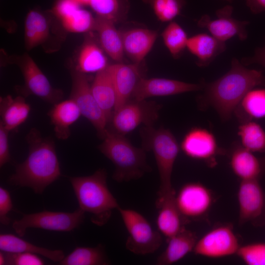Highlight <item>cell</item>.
Returning a JSON list of instances; mask_svg holds the SVG:
<instances>
[{
    "label": "cell",
    "instance_id": "obj_1",
    "mask_svg": "<svg viewBox=\"0 0 265 265\" xmlns=\"http://www.w3.org/2000/svg\"><path fill=\"white\" fill-rule=\"evenodd\" d=\"M203 83V94L199 97L201 106H211L223 121L228 120L241 100L250 90L265 86L263 71L249 69L235 57L230 69L216 80Z\"/></svg>",
    "mask_w": 265,
    "mask_h": 265
},
{
    "label": "cell",
    "instance_id": "obj_2",
    "mask_svg": "<svg viewBox=\"0 0 265 265\" xmlns=\"http://www.w3.org/2000/svg\"><path fill=\"white\" fill-rule=\"evenodd\" d=\"M26 140L28 146L27 157L17 164L8 181L14 186L29 187L41 194L61 175L55 143L52 139L43 137L35 128L29 130Z\"/></svg>",
    "mask_w": 265,
    "mask_h": 265
},
{
    "label": "cell",
    "instance_id": "obj_3",
    "mask_svg": "<svg viewBox=\"0 0 265 265\" xmlns=\"http://www.w3.org/2000/svg\"><path fill=\"white\" fill-rule=\"evenodd\" d=\"M79 208L90 213L91 221L99 226L105 224L113 210L120 207L107 185V173L99 169L86 176L69 178Z\"/></svg>",
    "mask_w": 265,
    "mask_h": 265
},
{
    "label": "cell",
    "instance_id": "obj_4",
    "mask_svg": "<svg viewBox=\"0 0 265 265\" xmlns=\"http://www.w3.org/2000/svg\"><path fill=\"white\" fill-rule=\"evenodd\" d=\"M102 139L98 149L113 163L112 178L115 181L137 180L152 171L147 162L146 151L132 145L125 135L107 129Z\"/></svg>",
    "mask_w": 265,
    "mask_h": 265
},
{
    "label": "cell",
    "instance_id": "obj_5",
    "mask_svg": "<svg viewBox=\"0 0 265 265\" xmlns=\"http://www.w3.org/2000/svg\"><path fill=\"white\" fill-rule=\"evenodd\" d=\"M142 148L154 154L159 177L158 192L160 200L174 191L171 183L173 166L179 152L178 142L171 131L163 128L144 126L139 130Z\"/></svg>",
    "mask_w": 265,
    "mask_h": 265
},
{
    "label": "cell",
    "instance_id": "obj_6",
    "mask_svg": "<svg viewBox=\"0 0 265 265\" xmlns=\"http://www.w3.org/2000/svg\"><path fill=\"white\" fill-rule=\"evenodd\" d=\"M129 233L126 248L137 255H146L156 251L162 238L159 231L153 229L148 221L137 211L121 207L118 210Z\"/></svg>",
    "mask_w": 265,
    "mask_h": 265
},
{
    "label": "cell",
    "instance_id": "obj_7",
    "mask_svg": "<svg viewBox=\"0 0 265 265\" xmlns=\"http://www.w3.org/2000/svg\"><path fill=\"white\" fill-rule=\"evenodd\" d=\"M161 106L155 101L130 99L113 112L109 122L111 131L125 135L141 125L153 126Z\"/></svg>",
    "mask_w": 265,
    "mask_h": 265
},
{
    "label": "cell",
    "instance_id": "obj_8",
    "mask_svg": "<svg viewBox=\"0 0 265 265\" xmlns=\"http://www.w3.org/2000/svg\"><path fill=\"white\" fill-rule=\"evenodd\" d=\"M84 213L79 208L73 212L44 210L36 213L23 214L21 219L13 222L12 227L20 237H23L29 228L69 232L79 227L82 223Z\"/></svg>",
    "mask_w": 265,
    "mask_h": 265
},
{
    "label": "cell",
    "instance_id": "obj_9",
    "mask_svg": "<svg viewBox=\"0 0 265 265\" xmlns=\"http://www.w3.org/2000/svg\"><path fill=\"white\" fill-rule=\"evenodd\" d=\"M72 75V90L70 99L78 106L81 114L96 129L97 134L103 139L107 131L108 121L92 93L91 85L85 74L77 70Z\"/></svg>",
    "mask_w": 265,
    "mask_h": 265
},
{
    "label": "cell",
    "instance_id": "obj_10",
    "mask_svg": "<svg viewBox=\"0 0 265 265\" xmlns=\"http://www.w3.org/2000/svg\"><path fill=\"white\" fill-rule=\"evenodd\" d=\"M233 12L231 5H226L215 11V19L204 14L197 21V25L199 27L207 29L212 36L221 41L226 42L234 36L244 41L248 37L246 26L249 21L234 18Z\"/></svg>",
    "mask_w": 265,
    "mask_h": 265
},
{
    "label": "cell",
    "instance_id": "obj_11",
    "mask_svg": "<svg viewBox=\"0 0 265 265\" xmlns=\"http://www.w3.org/2000/svg\"><path fill=\"white\" fill-rule=\"evenodd\" d=\"M239 247L233 228L222 225L213 228L197 240L193 251L197 255L219 258L237 254Z\"/></svg>",
    "mask_w": 265,
    "mask_h": 265
},
{
    "label": "cell",
    "instance_id": "obj_12",
    "mask_svg": "<svg viewBox=\"0 0 265 265\" xmlns=\"http://www.w3.org/2000/svg\"><path fill=\"white\" fill-rule=\"evenodd\" d=\"M240 224L265 222V192L258 180H241L238 192Z\"/></svg>",
    "mask_w": 265,
    "mask_h": 265
},
{
    "label": "cell",
    "instance_id": "obj_13",
    "mask_svg": "<svg viewBox=\"0 0 265 265\" xmlns=\"http://www.w3.org/2000/svg\"><path fill=\"white\" fill-rule=\"evenodd\" d=\"M213 200L211 191L198 182L184 185L175 194L176 205L185 219H194L205 215L211 209Z\"/></svg>",
    "mask_w": 265,
    "mask_h": 265
},
{
    "label": "cell",
    "instance_id": "obj_14",
    "mask_svg": "<svg viewBox=\"0 0 265 265\" xmlns=\"http://www.w3.org/2000/svg\"><path fill=\"white\" fill-rule=\"evenodd\" d=\"M19 65L25 80L23 93L25 96L34 95L53 105L62 100L63 97L62 90L52 87L47 78L30 56L27 54L23 56Z\"/></svg>",
    "mask_w": 265,
    "mask_h": 265
},
{
    "label": "cell",
    "instance_id": "obj_15",
    "mask_svg": "<svg viewBox=\"0 0 265 265\" xmlns=\"http://www.w3.org/2000/svg\"><path fill=\"white\" fill-rule=\"evenodd\" d=\"M181 148L183 152L192 159L215 164V157L225 152L220 148L212 132L202 128L190 130L184 136Z\"/></svg>",
    "mask_w": 265,
    "mask_h": 265
},
{
    "label": "cell",
    "instance_id": "obj_16",
    "mask_svg": "<svg viewBox=\"0 0 265 265\" xmlns=\"http://www.w3.org/2000/svg\"><path fill=\"white\" fill-rule=\"evenodd\" d=\"M203 83H191L164 78L146 79L139 80L131 99L142 100L157 96L176 95L201 90Z\"/></svg>",
    "mask_w": 265,
    "mask_h": 265
},
{
    "label": "cell",
    "instance_id": "obj_17",
    "mask_svg": "<svg viewBox=\"0 0 265 265\" xmlns=\"http://www.w3.org/2000/svg\"><path fill=\"white\" fill-rule=\"evenodd\" d=\"M53 11L68 31L80 33L94 29L95 18L75 0H58Z\"/></svg>",
    "mask_w": 265,
    "mask_h": 265
},
{
    "label": "cell",
    "instance_id": "obj_18",
    "mask_svg": "<svg viewBox=\"0 0 265 265\" xmlns=\"http://www.w3.org/2000/svg\"><path fill=\"white\" fill-rule=\"evenodd\" d=\"M139 65L122 62L109 65L117 94L114 112L131 99L139 80L142 78Z\"/></svg>",
    "mask_w": 265,
    "mask_h": 265
},
{
    "label": "cell",
    "instance_id": "obj_19",
    "mask_svg": "<svg viewBox=\"0 0 265 265\" xmlns=\"http://www.w3.org/2000/svg\"><path fill=\"white\" fill-rule=\"evenodd\" d=\"M233 145L230 157L233 172L241 180H258L265 171V159H259L241 145Z\"/></svg>",
    "mask_w": 265,
    "mask_h": 265
},
{
    "label": "cell",
    "instance_id": "obj_20",
    "mask_svg": "<svg viewBox=\"0 0 265 265\" xmlns=\"http://www.w3.org/2000/svg\"><path fill=\"white\" fill-rule=\"evenodd\" d=\"M124 53L134 63L140 64L152 49L157 32L146 28H133L122 33Z\"/></svg>",
    "mask_w": 265,
    "mask_h": 265
},
{
    "label": "cell",
    "instance_id": "obj_21",
    "mask_svg": "<svg viewBox=\"0 0 265 265\" xmlns=\"http://www.w3.org/2000/svg\"><path fill=\"white\" fill-rule=\"evenodd\" d=\"M156 207L159 209L157 225L161 234L169 239L184 228V219L176 205L175 191L157 200Z\"/></svg>",
    "mask_w": 265,
    "mask_h": 265
},
{
    "label": "cell",
    "instance_id": "obj_22",
    "mask_svg": "<svg viewBox=\"0 0 265 265\" xmlns=\"http://www.w3.org/2000/svg\"><path fill=\"white\" fill-rule=\"evenodd\" d=\"M91 89L94 98L109 123L117 102L116 91L109 65L96 73Z\"/></svg>",
    "mask_w": 265,
    "mask_h": 265
},
{
    "label": "cell",
    "instance_id": "obj_23",
    "mask_svg": "<svg viewBox=\"0 0 265 265\" xmlns=\"http://www.w3.org/2000/svg\"><path fill=\"white\" fill-rule=\"evenodd\" d=\"M226 48L225 42L206 33L189 37L186 45L188 51L197 57L196 64L203 67L209 66Z\"/></svg>",
    "mask_w": 265,
    "mask_h": 265
},
{
    "label": "cell",
    "instance_id": "obj_24",
    "mask_svg": "<svg viewBox=\"0 0 265 265\" xmlns=\"http://www.w3.org/2000/svg\"><path fill=\"white\" fill-rule=\"evenodd\" d=\"M48 114L55 136L63 140L70 137V127L81 115L77 105L70 98L54 104Z\"/></svg>",
    "mask_w": 265,
    "mask_h": 265
},
{
    "label": "cell",
    "instance_id": "obj_25",
    "mask_svg": "<svg viewBox=\"0 0 265 265\" xmlns=\"http://www.w3.org/2000/svg\"><path fill=\"white\" fill-rule=\"evenodd\" d=\"M113 21L98 16L95 18L94 30L98 35L104 51L113 60L122 62L124 54L122 34Z\"/></svg>",
    "mask_w": 265,
    "mask_h": 265
},
{
    "label": "cell",
    "instance_id": "obj_26",
    "mask_svg": "<svg viewBox=\"0 0 265 265\" xmlns=\"http://www.w3.org/2000/svg\"><path fill=\"white\" fill-rule=\"evenodd\" d=\"M168 239L166 249L157 259V265H169L178 262L193 251L197 241L195 234L185 228Z\"/></svg>",
    "mask_w": 265,
    "mask_h": 265
},
{
    "label": "cell",
    "instance_id": "obj_27",
    "mask_svg": "<svg viewBox=\"0 0 265 265\" xmlns=\"http://www.w3.org/2000/svg\"><path fill=\"white\" fill-rule=\"evenodd\" d=\"M31 107L24 97L8 95L0 98L1 123L9 132L24 123L28 117Z\"/></svg>",
    "mask_w": 265,
    "mask_h": 265
},
{
    "label": "cell",
    "instance_id": "obj_28",
    "mask_svg": "<svg viewBox=\"0 0 265 265\" xmlns=\"http://www.w3.org/2000/svg\"><path fill=\"white\" fill-rule=\"evenodd\" d=\"M0 250L6 252H27L40 255L54 262L59 263L65 257L61 250H51L36 246L11 234L0 235Z\"/></svg>",
    "mask_w": 265,
    "mask_h": 265
},
{
    "label": "cell",
    "instance_id": "obj_29",
    "mask_svg": "<svg viewBox=\"0 0 265 265\" xmlns=\"http://www.w3.org/2000/svg\"><path fill=\"white\" fill-rule=\"evenodd\" d=\"M234 113L241 123L265 118V88L255 87L248 91Z\"/></svg>",
    "mask_w": 265,
    "mask_h": 265
},
{
    "label": "cell",
    "instance_id": "obj_30",
    "mask_svg": "<svg viewBox=\"0 0 265 265\" xmlns=\"http://www.w3.org/2000/svg\"><path fill=\"white\" fill-rule=\"evenodd\" d=\"M49 34V26L45 17L32 10L27 14L25 25V45L30 50L42 43Z\"/></svg>",
    "mask_w": 265,
    "mask_h": 265
},
{
    "label": "cell",
    "instance_id": "obj_31",
    "mask_svg": "<svg viewBox=\"0 0 265 265\" xmlns=\"http://www.w3.org/2000/svg\"><path fill=\"white\" fill-rule=\"evenodd\" d=\"M61 265H106L110 263L101 244L96 247H77L59 263Z\"/></svg>",
    "mask_w": 265,
    "mask_h": 265
},
{
    "label": "cell",
    "instance_id": "obj_32",
    "mask_svg": "<svg viewBox=\"0 0 265 265\" xmlns=\"http://www.w3.org/2000/svg\"><path fill=\"white\" fill-rule=\"evenodd\" d=\"M106 58L102 50L94 43H86L79 56L77 71L81 73H98L106 68Z\"/></svg>",
    "mask_w": 265,
    "mask_h": 265
},
{
    "label": "cell",
    "instance_id": "obj_33",
    "mask_svg": "<svg viewBox=\"0 0 265 265\" xmlns=\"http://www.w3.org/2000/svg\"><path fill=\"white\" fill-rule=\"evenodd\" d=\"M238 135L241 145L252 152H265V131L258 123L251 120L241 123Z\"/></svg>",
    "mask_w": 265,
    "mask_h": 265
},
{
    "label": "cell",
    "instance_id": "obj_34",
    "mask_svg": "<svg viewBox=\"0 0 265 265\" xmlns=\"http://www.w3.org/2000/svg\"><path fill=\"white\" fill-rule=\"evenodd\" d=\"M164 44L172 56L177 58L186 48L188 37L184 29L174 21L169 22L161 33Z\"/></svg>",
    "mask_w": 265,
    "mask_h": 265
},
{
    "label": "cell",
    "instance_id": "obj_35",
    "mask_svg": "<svg viewBox=\"0 0 265 265\" xmlns=\"http://www.w3.org/2000/svg\"><path fill=\"white\" fill-rule=\"evenodd\" d=\"M89 5L97 16L113 22L125 16L129 6L128 0H90Z\"/></svg>",
    "mask_w": 265,
    "mask_h": 265
},
{
    "label": "cell",
    "instance_id": "obj_36",
    "mask_svg": "<svg viewBox=\"0 0 265 265\" xmlns=\"http://www.w3.org/2000/svg\"><path fill=\"white\" fill-rule=\"evenodd\" d=\"M153 10L158 20L162 22L172 21L181 13L186 0H142Z\"/></svg>",
    "mask_w": 265,
    "mask_h": 265
},
{
    "label": "cell",
    "instance_id": "obj_37",
    "mask_svg": "<svg viewBox=\"0 0 265 265\" xmlns=\"http://www.w3.org/2000/svg\"><path fill=\"white\" fill-rule=\"evenodd\" d=\"M248 265H265V243H254L240 246L237 252Z\"/></svg>",
    "mask_w": 265,
    "mask_h": 265
},
{
    "label": "cell",
    "instance_id": "obj_38",
    "mask_svg": "<svg viewBox=\"0 0 265 265\" xmlns=\"http://www.w3.org/2000/svg\"><path fill=\"white\" fill-rule=\"evenodd\" d=\"M2 252L5 258V265H42L44 264V261L35 254L27 252Z\"/></svg>",
    "mask_w": 265,
    "mask_h": 265
},
{
    "label": "cell",
    "instance_id": "obj_39",
    "mask_svg": "<svg viewBox=\"0 0 265 265\" xmlns=\"http://www.w3.org/2000/svg\"><path fill=\"white\" fill-rule=\"evenodd\" d=\"M13 209V204L9 192L3 187H0V222L3 225H8L11 221L7 216Z\"/></svg>",
    "mask_w": 265,
    "mask_h": 265
},
{
    "label": "cell",
    "instance_id": "obj_40",
    "mask_svg": "<svg viewBox=\"0 0 265 265\" xmlns=\"http://www.w3.org/2000/svg\"><path fill=\"white\" fill-rule=\"evenodd\" d=\"M7 130L0 123V167L11 160L8 143V133Z\"/></svg>",
    "mask_w": 265,
    "mask_h": 265
},
{
    "label": "cell",
    "instance_id": "obj_41",
    "mask_svg": "<svg viewBox=\"0 0 265 265\" xmlns=\"http://www.w3.org/2000/svg\"><path fill=\"white\" fill-rule=\"evenodd\" d=\"M240 62L244 66L258 64L265 67V45L256 49L252 56L242 58Z\"/></svg>",
    "mask_w": 265,
    "mask_h": 265
},
{
    "label": "cell",
    "instance_id": "obj_42",
    "mask_svg": "<svg viewBox=\"0 0 265 265\" xmlns=\"http://www.w3.org/2000/svg\"><path fill=\"white\" fill-rule=\"evenodd\" d=\"M247 6L253 14L265 11V0H245Z\"/></svg>",
    "mask_w": 265,
    "mask_h": 265
},
{
    "label": "cell",
    "instance_id": "obj_43",
    "mask_svg": "<svg viewBox=\"0 0 265 265\" xmlns=\"http://www.w3.org/2000/svg\"><path fill=\"white\" fill-rule=\"evenodd\" d=\"M0 265H5V258L2 251L0 252Z\"/></svg>",
    "mask_w": 265,
    "mask_h": 265
},
{
    "label": "cell",
    "instance_id": "obj_44",
    "mask_svg": "<svg viewBox=\"0 0 265 265\" xmlns=\"http://www.w3.org/2000/svg\"><path fill=\"white\" fill-rule=\"evenodd\" d=\"M80 5H89L90 0H75Z\"/></svg>",
    "mask_w": 265,
    "mask_h": 265
},
{
    "label": "cell",
    "instance_id": "obj_45",
    "mask_svg": "<svg viewBox=\"0 0 265 265\" xmlns=\"http://www.w3.org/2000/svg\"><path fill=\"white\" fill-rule=\"evenodd\" d=\"M226 0V1H228V2H230V3H231V2H232L233 0Z\"/></svg>",
    "mask_w": 265,
    "mask_h": 265
}]
</instances>
